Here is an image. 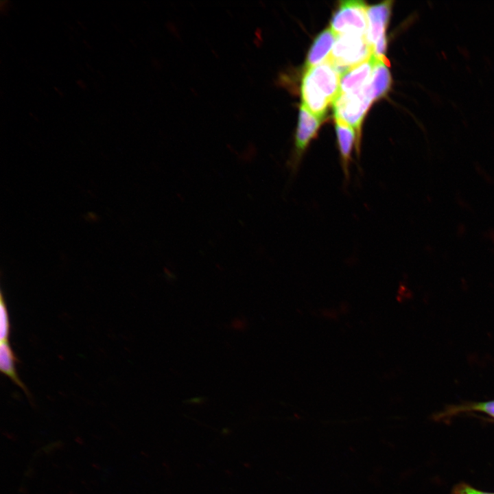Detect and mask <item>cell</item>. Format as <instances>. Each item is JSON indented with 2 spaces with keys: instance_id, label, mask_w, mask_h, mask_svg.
I'll return each mask as SVG.
<instances>
[{
  "instance_id": "13",
  "label": "cell",
  "mask_w": 494,
  "mask_h": 494,
  "mask_svg": "<svg viewBox=\"0 0 494 494\" xmlns=\"http://www.w3.org/2000/svg\"><path fill=\"white\" fill-rule=\"evenodd\" d=\"M471 410L483 412L494 418V401L476 403L469 406Z\"/></svg>"
},
{
  "instance_id": "14",
  "label": "cell",
  "mask_w": 494,
  "mask_h": 494,
  "mask_svg": "<svg viewBox=\"0 0 494 494\" xmlns=\"http://www.w3.org/2000/svg\"><path fill=\"white\" fill-rule=\"evenodd\" d=\"M452 494H494L493 493H487L481 491L465 484H459L453 489Z\"/></svg>"
},
{
  "instance_id": "11",
  "label": "cell",
  "mask_w": 494,
  "mask_h": 494,
  "mask_svg": "<svg viewBox=\"0 0 494 494\" xmlns=\"http://www.w3.org/2000/svg\"><path fill=\"white\" fill-rule=\"evenodd\" d=\"M18 358L12 350L9 342H3L0 344V370L9 377L16 386L21 388L27 397L30 396L27 388L20 379L16 371V364Z\"/></svg>"
},
{
  "instance_id": "6",
  "label": "cell",
  "mask_w": 494,
  "mask_h": 494,
  "mask_svg": "<svg viewBox=\"0 0 494 494\" xmlns=\"http://www.w3.org/2000/svg\"><path fill=\"white\" fill-rule=\"evenodd\" d=\"M392 1H386L373 6L368 7L366 32L367 40L372 48L384 37L388 25Z\"/></svg>"
},
{
  "instance_id": "7",
  "label": "cell",
  "mask_w": 494,
  "mask_h": 494,
  "mask_svg": "<svg viewBox=\"0 0 494 494\" xmlns=\"http://www.w3.org/2000/svg\"><path fill=\"white\" fill-rule=\"evenodd\" d=\"M373 67V60L371 56L370 59L341 74L340 93H351L365 86L370 82Z\"/></svg>"
},
{
  "instance_id": "8",
  "label": "cell",
  "mask_w": 494,
  "mask_h": 494,
  "mask_svg": "<svg viewBox=\"0 0 494 494\" xmlns=\"http://www.w3.org/2000/svg\"><path fill=\"white\" fill-rule=\"evenodd\" d=\"M336 130L340 154L341 165L346 178L349 177V165L354 142L357 145L355 130L340 120L336 119Z\"/></svg>"
},
{
  "instance_id": "5",
  "label": "cell",
  "mask_w": 494,
  "mask_h": 494,
  "mask_svg": "<svg viewBox=\"0 0 494 494\" xmlns=\"http://www.w3.org/2000/svg\"><path fill=\"white\" fill-rule=\"evenodd\" d=\"M299 110L294 152L288 163L292 172L297 170L302 155L310 141L316 137L322 121L321 119L313 115L303 104Z\"/></svg>"
},
{
  "instance_id": "10",
  "label": "cell",
  "mask_w": 494,
  "mask_h": 494,
  "mask_svg": "<svg viewBox=\"0 0 494 494\" xmlns=\"http://www.w3.org/2000/svg\"><path fill=\"white\" fill-rule=\"evenodd\" d=\"M373 67L369 82L373 100L383 97L389 91L391 77L386 62L377 60L372 56Z\"/></svg>"
},
{
  "instance_id": "3",
  "label": "cell",
  "mask_w": 494,
  "mask_h": 494,
  "mask_svg": "<svg viewBox=\"0 0 494 494\" xmlns=\"http://www.w3.org/2000/svg\"><path fill=\"white\" fill-rule=\"evenodd\" d=\"M372 48L366 34L349 33L337 36L336 41L327 58L340 74L370 58Z\"/></svg>"
},
{
  "instance_id": "4",
  "label": "cell",
  "mask_w": 494,
  "mask_h": 494,
  "mask_svg": "<svg viewBox=\"0 0 494 494\" xmlns=\"http://www.w3.org/2000/svg\"><path fill=\"white\" fill-rule=\"evenodd\" d=\"M368 5L362 1L340 2L331 21V29L336 36L355 33L366 34L368 28Z\"/></svg>"
},
{
  "instance_id": "2",
  "label": "cell",
  "mask_w": 494,
  "mask_h": 494,
  "mask_svg": "<svg viewBox=\"0 0 494 494\" xmlns=\"http://www.w3.org/2000/svg\"><path fill=\"white\" fill-rule=\"evenodd\" d=\"M369 82L358 91L340 93L333 103L335 119L349 125L356 131V148L358 153L360 149L362 123L373 101Z\"/></svg>"
},
{
  "instance_id": "1",
  "label": "cell",
  "mask_w": 494,
  "mask_h": 494,
  "mask_svg": "<svg viewBox=\"0 0 494 494\" xmlns=\"http://www.w3.org/2000/svg\"><path fill=\"white\" fill-rule=\"evenodd\" d=\"M340 92V74L329 60L306 69L301 84L303 104L316 117L323 119Z\"/></svg>"
},
{
  "instance_id": "12",
  "label": "cell",
  "mask_w": 494,
  "mask_h": 494,
  "mask_svg": "<svg viewBox=\"0 0 494 494\" xmlns=\"http://www.w3.org/2000/svg\"><path fill=\"white\" fill-rule=\"evenodd\" d=\"M10 321L8 307L3 293L0 295V340L1 342H8L10 335Z\"/></svg>"
},
{
  "instance_id": "9",
  "label": "cell",
  "mask_w": 494,
  "mask_h": 494,
  "mask_svg": "<svg viewBox=\"0 0 494 494\" xmlns=\"http://www.w3.org/2000/svg\"><path fill=\"white\" fill-rule=\"evenodd\" d=\"M337 36L331 28L322 31L315 39L307 54L305 68L325 62L330 56Z\"/></svg>"
}]
</instances>
